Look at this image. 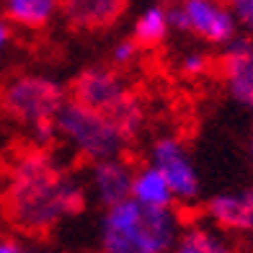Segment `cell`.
Wrapping results in <instances>:
<instances>
[{
  "label": "cell",
  "instance_id": "6da1fadb",
  "mask_svg": "<svg viewBox=\"0 0 253 253\" xmlns=\"http://www.w3.org/2000/svg\"><path fill=\"white\" fill-rule=\"evenodd\" d=\"M88 204V186L49 147L31 145L13 155L0 181V214L26 238H47Z\"/></svg>",
  "mask_w": 253,
  "mask_h": 253
},
{
  "label": "cell",
  "instance_id": "7a4b0ae2",
  "mask_svg": "<svg viewBox=\"0 0 253 253\" xmlns=\"http://www.w3.org/2000/svg\"><path fill=\"white\" fill-rule=\"evenodd\" d=\"M186 220L176 207H142L132 197L103 210L98 253H170Z\"/></svg>",
  "mask_w": 253,
  "mask_h": 253
},
{
  "label": "cell",
  "instance_id": "3957f363",
  "mask_svg": "<svg viewBox=\"0 0 253 253\" xmlns=\"http://www.w3.org/2000/svg\"><path fill=\"white\" fill-rule=\"evenodd\" d=\"M67 101V88L49 75L18 73L0 83V111L34 137V145L49 147L57 140L54 119Z\"/></svg>",
  "mask_w": 253,
  "mask_h": 253
},
{
  "label": "cell",
  "instance_id": "277c9868",
  "mask_svg": "<svg viewBox=\"0 0 253 253\" xmlns=\"http://www.w3.org/2000/svg\"><path fill=\"white\" fill-rule=\"evenodd\" d=\"M67 96L96 109L119 126L126 134V140L134 142L145 126V103L134 85L122 75L117 67H103V65H90L83 73L73 78L67 85Z\"/></svg>",
  "mask_w": 253,
  "mask_h": 253
},
{
  "label": "cell",
  "instance_id": "5b68a950",
  "mask_svg": "<svg viewBox=\"0 0 253 253\" xmlns=\"http://www.w3.org/2000/svg\"><path fill=\"white\" fill-rule=\"evenodd\" d=\"M54 129L57 140H62L67 150L85 163L124 155V150L132 145L106 114L90 109L70 96L62 103V109L57 111Z\"/></svg>",
  "mask_w": 253,
  "mask_h": 253
},
{
  "label": "cell",
  "instance_id": "8992f818",
  "mask_svg": "<svg viewBox=\"0 0 253 253\" xmlns=\"http://www.w3.org/2000/svg\"><path fill=\"white\" fill-rule=\"evenodd\" d=\"M147 163L155 166L163 178L168 181L170 191L176 197V204H194L202 197V181L199 170L191 160L189 147L173 134H160L150 142Z\"/></svg>",
  "mask_w": 253,
  "mask_h": 253
},
{
  "label": "cell",
  "instance_id": "52a82bcc",
  "mask_svg": "<svg viewBox=\"0 0 253 253\" xmlns=\"http://www.w3.org/2000/svg\"><path fill=\"white\" fill-rule=\"evenodd\" d=\"M137 166L124 155L103 158L96 163H88V199H93L101 210L119 204L132 197V181H134Z\"/></svg>",
  "mask_w": 253,
  "mask_h": 253
},
{
  "label": "cell",
  "instance_id": "ba28073f",
  "mask_svg": "<svg viewBox=\"0 0 253 253\" xmlns=\"http://www.w3.org/2000/svg\"><path fill=\"white\" fill-rule=\"evenodd\" d=\"M178 5L186 18V34L217 47L238 37V21L225 0H181Z\"/></svg>",
  "mask_w": 253,
  "mask_h": 253
},
{
  "label": "cell",
  "instance_id": "9c48e42d",
  "mask_svg": "<svg viewBox=\"0 0 253 253\" xmlns=\"http://www.w3.org/2000/svg\"><path fill=\"white\" fill-rule=\"evenodd\" d=\"M220 78L230 98L246 109H253V37L238 34L222 47Z\"/></svg>",
  "mask_w": 253,
  "mask_h": 253
},
{
  "label": "cell",
  "instance_id": "30bf717a",
  "mask_svg": "<svg viewBox=\"0 0 253 253\" xmlns=\"http://www.w3.org/2000/svg\"><path fill=\"white\" fill-rule=\"evenodd\" d=\"M204 217L227 235H246L253 227V183L210 197L204 202Z\"/></svg>",
  "mask_w": 253,
  "mask_h": 253
},
{
  "label": "cell",
  "instance_id": "8fae6325",
  "mask_svg": "<svg viewBox=\"0 0 253 253\" xmlns=\"http://www.w3.org/2000/svg\"><path fill=\"white\" fill-rule=\"evenodd\" d=\"M129 0H60L65 24L73 31L98 34L111 29L124 16Z\"/></svg>",
  "mask_w": 253,
  "mask_h": 253
},
{
  "label": "cell",
  "instance_id": "7c38bea8",
  "mask_svg": "<svg viewBox=\"0 0 253 253\" xmlns=\"http://www.w3.org/2000/svg\"><path fill=\"white\" fill-rule=\"evenodd\" d=\"M170 253H240V248L212 222H186Z\"/></svg>",
  "mask_w": 253,
  "mask_h": 253
},
{
  "label": "cell",
  "instance_id": "4fadbf2b",
  "mask_svg": "<svg viewBox=\"0 0 253 253\" xmlns=\"http://www.w3.org/2000/svg\"><path fill=\"white\" fill-rule=\"evenodd\" d=\"M132 199L140 202L142 207H153V210H163V207H176V197L170 191L168 181L163 173L145 163L134 170V181H132Z\"/></svg>",
  "mask_w": 253,
  "mask_h": 253
},
{
  "label": "cell",
  "instance_id": "5bb4252c",
  "mask_svg": "<svg viewBox=\"0 0 253 253\" xmlns=\"http://www.w3.org/2000/svg\"><path fill=\"white\" fill-rule=\"evenodd\" d=\"M57 10H60V0H3L5 21L29 31L49 26Z\"/></svg>",
  "mask_w": 253,
  "mask_h": 253
},
{
  "label": "cell",
  "instance_id": "9a60e30c",
  "mask_svg": "<svg viewBox=\"0 0 253 253\" xmlns=\"http://www.w3.org/2000/svg\"><path fill=\"white\" fill-rule=\"evenodd\" d=\"M170 34V24H168V8L166 5H150L137 16L134 26H132V39L137 42L140 49H155L160 47Z\"/></svg>",
  "mask_w": 253,
  "mask_h": 253
},
{
  "label": "cell",
  "instance_id": "2e32d148",
  "mask_svg": "<svg viewBox=\"0 0 253 253\" xmlns=\"http://www.w3.org/2000/svg\"><path fill=\"white\" fill-rule=\"evenodd\" d=\"M140 47H137V42L129 37V39H122L117 42L111 47V54H109V60H111V67H117V70H126V67H132L137 62V57H140Z\"/></svg>",
  "mask_w": 253,
  "mask_h": 253
},
{
  "label": "cell",
  "instance_id": "e0dca14e",
  "mask_svg": "<svg viewBox=\"0 0 253 253\" xmlns=\"http://www.w3.org/2000/svg\"><path fill=\"white\" fill-rule=\"evenodd\" d=\"M178 70L181 75H186V78H202L212 70V60L207 57L204 52H186L181 57V62H178Z\"/></svg>",
  "mask_w": 253,
  "mask_h": 253
},
{
  "label": "cell",
  "instance_id": "ac0fdd59",
  "mask_svg": "<svg viewBox=\"0 0 253 253\" xmlns=\"http://www.w3.org/2000/svg\"><path fill=\"white\" fill-rule=\"evenodd\" d=\"M238 21V29H243L248 37H253V0H225Z\"/></svg>",
  "mask_w": 253,
  "mask_h": 253
},
{
  "label": "cell",
  "instance_id": "d6986e66",
  "mask_svg": "<svg viewBox=\"0 0 253 253\" xmlns=\"http://www.w3.org/2000/svg\"><path fill=\"white\" fill-rule=\"evenodd\" d=\"M24 253H62L54 246H47L42 238H31V243H24Z\"/></svg>",
  "mask_w": 253,
  "mask_h": 253
},
{
  "label": "cell",
  "instance_id": "ffe728a7",
  "mask_svg": "<svg viewBox=\"0 0 253 253\" xmlns=\"http://www.w3.org/2000/svg\"><path fill=\"white\" fill-rule=\"evenodd\" d=\"M0 253H24V243L16 238H0Z\"/></svg>",
  "mask_w": 253,
  "mask_h": 253
},
{
  "label": "cell",
  "instance_id": "44dd1931",
  "mask_svg": "<svg viewBox=\"0 0 253 253\" xmlns=\"http://www.w3.org/2000/svg\"><path fill=\"white\" fill-rule=\"evenodd\" d=\"M8 42H10V26L5 18H0V52L8 47Z\"/></svg>",
  "mask_w": 253,
  "mask_h": 253
},
{
  "label": "cell",
  "instance_id": "7402d4cb",
  "mask_svg": "<svg viewBox=\"0 0 253 253\" xmlns=\"http://www.w3.org/2000/svg\"><path fill=\"white\" fill-rule=\"evenodd\" d=\"M248 160H251V168H253V122H251V132H248Z\"/></svg>",
  "mask_w": 253,
  "mask_h": 253
},
{
  "label": "cell",
  "instance_id": "603a6c76",
  "mask_svg": "<svg viewBox=\"0 0 253 253\" xmlns=\"http://www.w3.org/2000/svg\"><path fill=\"white\" fill-rule=\"evenodd\" d=\"M246 251H248V253H253V227L246 233Z\"/></svg>",
  "mask_w": 253,
  "mask_h": 253
},
{
  "label": "cell",
  "instance_id": "cb8c5ba5",
  "mask_svg": "<svg viewBox=\"0 0 253 253\" xmlns=\"http://www.w3.org/2000/svg\"><path fill=\"white\" fill-rule=\"evenodd\" d=\"M155 3H160V5H166V8H168V5H176V3H181V0H155Z\"/></svg>",
  "mask_w": 253,
  "mask_h": 253
}]
</instances>
